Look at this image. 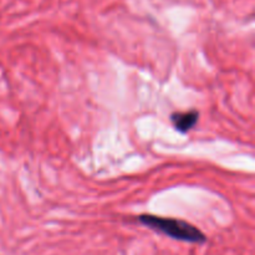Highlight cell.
I'll list each match as a JSON object with an SVG mask.
<instances>
[{
	"label": "cell",
	"instance_id": "6da1fadb",
	"mask_svg": "<svg viewBox=\"0 0 255 255\" xmlns=\"http://www.w3.org/2000/svg\"><path fill=\"white\" fill-rule=\"evenodd\" d=\"M138 221L147 228L153 229L176 241L196 244H203L206 242V236L198 228L184 221L157 216H141Z\"/></svg>",
	"mask_w": 255,
	"mask_h": 255
},
{
	"label": "cell",
	"instance_id": "7a4b0ae2",
	"mask_svg": "<svg viewBox=\"0 0 255 255\" xmlns=\"http://www.w3.org/2000/svg\"><path fill=\"white\" fill-rule=\"evenodd\" d=\"M171 121L177 131L181 133H187L189 129L196 126L197 121H198V112L194 110L187 112H177V114L172 115Z\"/></svg>",
	"mask_w": 255,
	"mask_h": 255
}]
</instances>
